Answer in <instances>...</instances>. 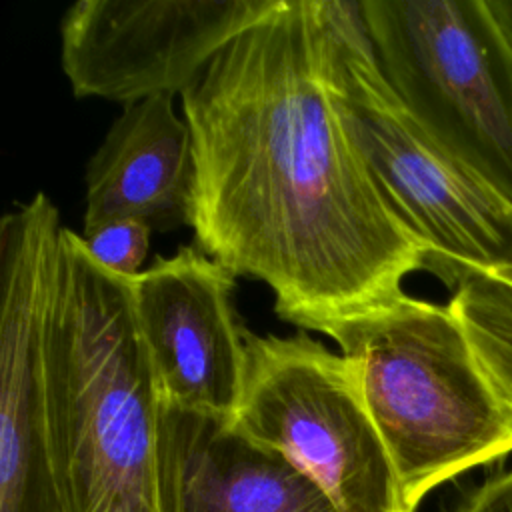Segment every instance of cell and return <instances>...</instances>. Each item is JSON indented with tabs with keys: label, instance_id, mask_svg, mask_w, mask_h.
<instances>
[{
	"label": "cell",
	"instance_id": "obj_14",
	"mask_svg": "<svg viewBox=\"0 0 512 512\" xmlns=\"http://www.w3.org/2000/svg\"><path fill=\"white\" fill-rule=\"evenodd\" d=\"M500 6H502V12L510 24V30H512V0H500Z\"/></svg>",
	"mask_w": 512,
	"mask_h": 512
},
{
	"label": "cell",
	"instance_id": "obj_7",
	"mask_svg": "<svg viewBox=\"0 0 512 512\" xmlns=\"http://www.w3.org/2000/svg\"><path fill=\"white\" fill-rule=\"evenodd\" d=\"M282 0H78L60 20L62 70L78 98L130 106L184 94L236 36Z\"/></svg>",
	"mask_w": 512,
	"mask_h": 512
},
{
	"label": "cell",
	"instance_id": "obj_11",
	"mask_svg": "<svg viewBox=\"0 0 512 512\" xmlns=\"http://www.w3.org/2000/svg\"><path fill=\"white\" fill-rule=\"evenodd\" d=\"M502 402L512 410V282L490 272L466 274L448 302Z\"/></svg>",
	"mask_w": 512,
	"mask_h": 512
},
{
	"label": "cell",
	"instance_id": "obj_3",
	"mask_svg": "<svg viewBox=\"0 0 512 512\" xmlns=\"http://www.w3.org/2000/svg\"><path fill=\"white\" fill-rule=\"evenodd\" d=\"M352 364L404 502L512 452V410L450 306L400 296L328 334Z\"/></svg>",
	"mask_w": 512,
	"mask_h": 512
},
{
	"label": "cell",
	"instance_id": "obj_5",
	"mask_svg": "<svg viewBox=\"0 0 512 512\" xmlns=\"http://www.w3.org/2000/svg\"><path fill=\"white\" fill-rule=\"evenodd\" d=\"M420 128L512 206V30L500 0H360Z\"/></svg>",
	"mask_w": 512,
	"mask_h": 512
},
{
	"label": "cell",
	"instance_id": "obj_2",
	"mask_svg": "<svg viewBox=\"0 0 512 512\" xmlns=\"http://www.w3.org/2000/svg\"><path fill=\"white\" fill-rule=\"evenodd\" d=\"M48 426L66 512H160L162 398L130 278L62 226L46 328Z\"/></svg>",
	"mask_w": 512,
	"mask_h": 512
},
{
	"label": "cell",
	"instance_id": "obj_1",
	"mask_svg": "<svg viewBox=\"0 0 512 512\" xmlns=\"http://www.w3.org/2000/svg\"><path fill=\"white\" fill-rule=\"evenodd\" d=\"M182 116L196 246L264 282L284 322L328 336L428 270L350 130L322 0H282L236 36L182 94Z\"/></svg>",
	"mask_w": 512,
	"mask_h": 512
},
{
	"label": "cell",
	"instance_id": "obj_8",
	"mask_svg": "<svg viewBox=\"0 0 512 512\" xmlns=\"http://www.w3.org/2000/svg\"><path fill=\"white\" fill-rule=\"evenodd\" d=\"M130 284L162 404L234 422L248 360L234 276L198 246H182Z\"/></svg>",
	"mask_w": 512,
	"mask_h": 512
},
{
	"label": "cell",
	"instance_id": "obj_15",
	"mask_svg": "<svg viewBox=\"0 0 512 512\" xmlns=\"http://www.w3.org/2000/svg\"><path fill=\"white\" fill-rule=\"evenodd\" d=\"M496 276H500V278H506V280H510V282H512V268H508V270H502V272H496Z\"/></svg>",
	"mask_w": 512,
	"mask_h": 512
},
{
	"label": "cell",
	"instance_id": "obj_12",
	"mask_svg": "<svg viewBox=\"0 0 512 512\" xmlns=\"http://www.w3.org/2000/svg\"><path fill=\"white\" fill-rule=\"evenodd\" d=\"M152 228L136 218H110L82 230V242L90 256L106 270L134 278L148 256Z\"/></svg>",
	"mask_w": 512,
	"mask_h": 512
},
{
	"label": "cell",
	"instance_id": "obj_13",
	"mask_svg": "<svg viewBox=\"0 0 512 512\" xmlns=\"http://www.w3.org/2000/svg\"><path fill=\"white\" fill-rule=\"evenodd\" d=\"M450 512H512V470L482 480Z\"/></svg>",
	"mask_w": 512,
	"mask_h": 512
},
{
	"label": "cell",
	"instance_id": "obj_9",
	"mask_svg": "<svg viewBox=\"0 0 512 512\" xmlns=\"http://www.w3.org/2000/svg\"><path fill=\"white\" fill-rule=\"evenodd\" d=\"M160 512H338L284 456L232 422L162 404Z\"/></svg>",
	"mask_w": 512,
	"mask_h": 512
},
{
	"label": "cell",
	"instance_id": "obj_6",
	"mask_svg": "<svg viewBox=\"0 0 512 512\" xmlns=\"http://www.w3.org/2000/svg\"><path fill=\"white\" fill-rule=\"evenodd\" d=\"M246 382L232 426L308 476L338 512H410L356 372L306 336L246 330Z\"/></svg>",
	"mask_w": 512,
	"mask_h": 512
},
{
	"label": "cell",
	"instance_id": "obj_10",
	"mask_svg": "<svg viewBox=\"0 0 512 512\" xmlns=\"http://www.w3.org/2000/svg\"><path fill=\"white\" fill-rule=\"evenodd\" d=\"M192 132L174 96L124 106L86 166L84 226L136 218L154 230L190 226L194 202Z\"/></svg>",
	"mask_w": 512,
	"mask_h": 512
},
{
	"label": "cell",
	"instance_id": "obj_4",
	"mask_svg": "<svg viewBox=\"0 0 512 512\" xmlns=\"http://www.w3.org/2000/svg\"><path fill=\"white\" fill-rule=\"evenodd\" d=\"M350 130L382 188L452 290L470 272L512 268V206L410 116L370 40L362 2L322 0Z\"/></svg>",
	"mask_w": 512,
	"mask_h": 512
}]
</instances>
